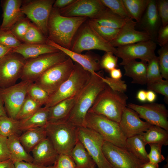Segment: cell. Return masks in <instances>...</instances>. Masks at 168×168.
Returning a JSON list of instances; mask_svg holds the SVG:
<instances>
[{"label": "cell", "instance_id": "1", "mask_svg": "<svg viewBox=\"0 0 168 168\" xmlns=\"http://www.w3.org/2000/svg\"><path fill=\"white\" fill-rule=\"evenodd\" d=\"M104 77L103 70L91 74L88 82L74 98V105L67 121L77 127H85L87 113L107 85L103 80Z\"/></svg>", "mask_w": 168, "mask_h": 168}, {"label": "cell", "instance_id": "2", "mask_svg": "<svg viewBox=\"0 0 168 168\" xmlns=\"http://www.w3.org/2000/svg\"><path fill=\"white\" fill-rule=\"evenodd\" d=\"M88 18L64 16L60 14L58 9L53 7L48 22L47 38L63 47L70 49L77 30Z\"/></svg>", "mask_w": 168, "mask_h": 168}, {"label": "cell", "instance_id": "3", "mask_svg": "<svg viewBox=\"0 0 168 168\" xmlns=\"http://www.w3.org/2000/svg\"><path fill=\"white\" fill-rule=\"evenodd\" d=\"M128 99L124 93L114 91L107 85L98 95L88 112L102 115L119 123L126 108Z\"/></svg>", "mask_w": 168, "mask_h": 168}, {"label": "cell", "instance_id": "4", "mask_svg": "<svg viewBox=\"0 0 168 168\" xmlns=\"http://www.w3.org/2000/svg\"><path fill=\"white\" fill-rule=\"evenodd\" d=\"M91 74L74 62L73 69L69 77L49 96L44 106L49 108L62 100L75 98L88 82Z\"/></svg>", "mask_w": 168, "mask_h": 168}, {"label": "cell", "instance_id": "5", "mask_svg": "<svg viewBox=\"0 0 168 168\" xmlns=\"http://www.w3.org/2000/svg\"><path fill=\"white\" fill-rule=\"evenodd\" d=\"M85 121V127L99 133L105 141L127 149V138L120 129L118 123L102 115L90 112L86 114Z\"/></svg>", "mask_w": 168, "mask_h": 168}, {"label": "cell", "instance_id": "6", "mask_svg": "<svg viewBox=\"0 0 168 168\" xmlns=\"http://www.w3.org/2000/svg\"><path fill=\"white\" fill-rule=\"evenodd\" d=\"M47 137L59 154L70 155L78 140L77 127L66 121L48 123L45 127Z\"/></svg>", "mask_w": 168, "mask_h": 168}, {"label": "cell", "instance_id": "7", "mask_svg": "<svg viewBox=\"0 0 168 168\" xmlns=\"http://www.w3.org/2000/svg\"><path fill=\"white\" fill-rule=\"evenodd\" d=\"M93 49L111 52L114 54L116 48L100 36L87 20L77 30L70 50L75 53L81 54L84 51Z\"/></svg>", "mask_w": 168, "mask_h": 168}, {"label": "cell", "instance_id": "8", "mask_svg": "<svg viewBox=\"0 0 168 168\" xmlns=\"http://www.w3.org/2000/svg\"><path fill=\"white\" fill-rule=\"evenodd\" d=\"M69 57L61 51L40 55L26 60L20 77L22 81L34 82L50 68L67 60Z\"/></svg>", "mask_w": 168, "mask_h": 168}, {"label": "cell", "instance_id": "9", "mask_svg": "<svg viewBox=\"0 0 168 168\" xmlns=\"http://www.w3.org/2000/svg\"><path fill=\"white\" fill-rule=\"evenodd\" d=\"M74 63L69 58L44 72L34 82L44 90L50 96L69 77Z\"/></svg>", "mask_w": 168, "mask_h": 168}, {"label": "cell", "instance_id": "10", "mask_svg": "<svg viewBox=\"0 0 168 168\" xmlns=\"http://www.w3.org/2000/svg\"><path fill=\"white\" fill-rule=\"evenodd\" d=\"M78 140L83 145L98 168H112L105 158L102 147L105 140L94 130L86 127H77Z\"/></svg>", "mask_w": 168, "mask_h": 168}, {"label": "cell", "instance_id": "11", "mask_svg": "<svg viewBox=\"0 0 168 168\" xmlns=\"http://www.w3.org/2000/svg\"><path fill=\"white\" fill-rule=\"evenodd\" d=\"M55 0H34L23 1L21 10L46 37L49 16Z\"/></svg>", "mask_w": 168, "mask_h": 168}, {"label": "cell", "instance_id": "12", "mask_svg": "<svg viewBox=\"0 0 168 168\" xmlns=\"http://www.w3.org/2000/svg\"><path fill=\"white\" fill-rule=\"evenodd\" d=\"M102 152L112 168H141L145 163L127 149L119 147L105 141Z\"/></svg>", "mask_w": 168, "mask_h": 168}, {"label": "cell", "instance_id": "13", "mask_svg": "<svg viewBox=\"0 0 168 168\" xmlns=\"http://www.w3.org/2000/svg\"><path fill=\"white\" fill-rule=\"evenodd\" d=\"M26 60L11 52L0 59V88L10 87L20 78Z\"/></svg>", "mask_w": 168, "mask_h": 168}, {"label": "cell", "instance_id": "14", "mask_svg": "<svg viewBox=\"0 0 168 168\" xmlns=\"http://www.w3.org/2000/svg\"><path fill=\"white\" fill-rule=\"evenodd\" d=\"M31 83L21 81L10 87L0 88V95L9 117L16 119L26 97L28 89Z\"/></svg>", "mask_w": 168, "mask_h": 168}, {"label": "cell", "instance_id": "15", "mask_svg": "<svg viewBox=\"0 0 168 168\" xmlns=\"http://www.w3.org/2000/svg\"><path fill=\"white\" fill-rule=\"evenodd\" d=\"M156 43L149 40L116 48L114 55L122 59L120 65L124 66L128 62L137 59L147 62L156 56Z\"/></svg>", "mask_w": 168, "mask_h": 168}, {"label": "cell", "instance_id": "16", "mask_svg": "<svg viewBox=\"0 0 168 168\" xmlns=\"http://www.w3.org/2000/svg\"><path fill=\"white\" fill-rule=\"evenodd\" d=\"M127 106L148 123L168 131V111L164 104L153 102L139 105L130 103Z\"/></svg>", "mask_w": 168, "mask_h": 168}, {"label": "cell", "instance_id": "17", "mask_svg": "<svg viewBox=\"0 0 168 168\" xmlns=\"http://www.w3.org/2000/svg\"><path fill=\"white\" fill-rule=\"evenodd\" d=\"M106 8L100 0H75L68 6L58 10L64 16L86 17L91 19Z\"/></svg>", "mask_w": 168, "mask_h": 168}, {"label": "cell", "instance_id": "18", "mask_svg": "<svg viewBox=\"0 0 168 168\" xmlns=\"http://www.w3.org/2000/svg\"><path fill=\"white\" fill-rule=\"evenodd\" d=\"M136 24L137 22L131 19L127 21L119 29L115 38L109 42L111 45L116 48L151 40L150 37L147 33L136 29Z\"/></svg>", "mask_w": 168, "mask_h": 168}, {"label": "cell", "instance_id": "19", "mask_svg": "<svg viewBox=\"0 0 168 168\" xmlns=\"http://www.w3.org/2000/svg\"><path fill=\"white\" fill-rule=\"evenodd\" d=\"M119 123L120 129L127 138L142 134L152 125L142 120L136 112L128 107L124 110Z\"/></svg>", "mask_w": 168, "mask_h": 168}, {"label": "cell", "instance_id": "20", "mask_svg": "<svg viewBox=\"0 0 168 168\" xmlns=\"http://www.w3.org/2000/svg\"><path fill=\"white\" fill-rule=\"evenodd\" d=\"M162 26L158 14L156 0H149L147 7L135 27L147 33L151 40L156 43L158 30Z\"/></svg>", "mask_w": 168, "mask_h": 168}, {"label": "cell", "instance_id": "21", "mask_svg": "<svg viewBox=\"0 0 168 168\" xmlns=\"http://www.w3.org/2000/svg\"><path fill=\"white\" fill-rule=\"evenodd\" d=\"M47 44L64 53L72 61L79 64L91 74H94L101 69L100 64L101 58L98 54L90 52L85 54L76 53L63 47L48 39Z\"/></svg>", "mask_w": 168, "mask_h": 168}, {"label": "cell", "instance_id": "22", "mask_svg": "<svg viewBox=\"0 0 168 168\" xmlns=\"http://www.w3.org/2000/svg\"><path fill=\"white\" fill-rule=\"evenodd\" d=\"M31 152L33 163L43 166H52L59 155L47 137L36 146Z\"/></svg>", "mask_w": 168, "mask_h": 168}, {"label": "cell", "instance_id": "23", "mask_svg": "<svg viewBox=\"0 0 168 168\" xmlns=\"http://www.w3.org/2000/svg\"><path fill=\"white\" fill-rule=\"evenodd\" d=\"M23 1L21 0H5L2 2L3 10L1 30L11 29L24 15L21 10Z\"/></svg>", "mask_w": 168, "mask_h": 168}, {"label": "cell", "instance_id": "24", "mask_svg": "<svg viewBox=\"0 0 168 168\" xmlns=\"http://www.w3.org/2000/svg\"><path fill=\"white\" fill-rule=\"evenodd\" d=\"M59 51L54 47L47 44L24 43L13 48L12 52L19 54L26 60Z\"/></svg>", "mask_w": 168, "mask_h": 168}, {"label": "cell", "instance_id": "25", "mask_svg": "<svg viewBox=\"0 0 168 168\" xmlns=\"http://www.w3.org/2000/svg\"><path fill=\"white\" fill-rule=\"evenodd\" d=\"M74 101V98H69L49 107L48 123H57L67 121Z\"/></svg>", "mask_w": 168, "mask_h": 168}, {"label": "cell", "instance_id": "26", "mask_svg": "<svg viewBox=\"0 0 168 168\" xmlns=\"http://www.w3.org/2000/svg\"><path fill=\"white\" fill-rule=\"evenodd\" d=\"M147 66V62L145 61H131L123 66L125 71L124 75L132 78L133 83L146 84Z\"/></svg>", "mask_w": 168, "mask_h": 168}, {"label": "cell", "instance_id": "27", "mask_svg": "<svg viewBox=\"0 0 168 168\" xmlns=\"http://www.w3.org/2000/svg\"><path fill=\"white\" fill-rule=\"evenodd\" d=\"M49 108L41 107L29 117L19 120L21 132L33 129L45 127L48 123Z\"/></svg>", "mask_w": 168, "mask_h": 168}, {"label": "cell", "instance_id": "28", "mask_svg": "<svg viewBox=\"0 0 168 168\" xmlns=\"http://www.w3.org/2000/svg\"><path fill=\"white\" fill-rule=\"evenodd\" d=\"M7 144L10 159L14 163L21 161L33 162L32 156L25 150L20 142L18 135H13L8 137Z\"/></svg>", "mask_w": 168, "mask_h": 168}, {"label": "cell", "instance_id": "29", "mask_svg": "<svg viewBox=\"0 0 168 168\" xmlns=\"http://www.w3.org/2000/svg\"><path fill=\"white\" fill-rule=\"evenodd\" d=\"M47 137L45 127L38 128L24 132L19 136L20 142L28 152Z\"/></svg>", "mask_w": 168, "mask_h": 168}, {"label": "cell", "instance_id": "30", "mask_svg": "<svg viewBox=\"0 0 168 168\" xmlns=\"http://www.w3.org/2000/svg\"><path fill=\"white\" fill-rule=\"evenodd\" d=\"M70 155L77 168H91L96 164L82 143L78 140Z\"/></svg>", "mask_w": 168, "mask_h": 168}, {"label": "cell", "instance_id": "31", "mask_svg": "<svg viewBox=\"0 0 168 168\" xmlns=\"http://www.w3.org/2000/svg\"><path fill=\"white\" fill-rule=\"evenodd\" d=\"M91 20L101 26L115 29H120L128 20L121 18L107 7Z\"/></svg>", "mask_w": 168, "mask_h": 168}, {"label": "cell", "instance_id": "32", "mask_svg": "<svg viewBox=\"0 0 168 168\" xmlns=\"http://www.w3.org/2000/svg\"><path fill=\"white\" fill-rule=\"evenodd\" d=\"M142 134L146 145L151 143L168 145V131L160 127L152 125Z\"/></svg>", "mask_w": 168, "mask_h": 168}, {"label": "cell", "instance_id": "33", "mask_svg": "<svg viewBox=\"0 0 168 168\" xmlns=\"http://www.w3.org/2000/svg\"><path fill=\"white\" fill-rule=\"evenodd\" d=\"M127 149L145 163L149 161L146 145L142 134H138L127 139Z\"/></svg>", "mask_w": 168, "mask_h": 168}, {"label": "cell", "instance_id": "34", "mask_svg": "<svg viewBox=\"0 0 168 168\" xmlns=\"http://www.w3.org/2000/svg\"><path fill=\"white\" fill-rule=\"evenodd\" d=\"M130 18L137 23L140 20L149 0H122Z\"/></svg>", "mask_w": 168, "mask_h": 168}, {"label": "cell", "instance_id": "35", "mask_svg": "<svg viewBox=\"0 0 168 168\" xmlns=\"http://www.w3.org/2000/svg\"><path fill=\"white\" fill-rule=\"evenodd\" d=\"M20 121L8 116L0 117V134L8 138L18 135L20 130Z\"/></svg>", "mask_w": 168, "mask_h": 168}, {"label": "cell", "instance_id": "36", "mask_svg": "<svg viewBox=\"0 0 168 168\" xmlns=\"http://www.w3.org/2000/svg\"><path fill=\"white\" fill-rule=\"evenodd\" d=\"M41 106L27 95L16 119L21 120L29 117L37 111Z\"/></svg>", "mask_w": 168, "mask_h": 168}, {"label": "cell", "instance_id": "37", "mask_svg": "<svg viewBox=\"0 0 168 168\" xmlns=\"http://www.w3.org/2000/svg\"><path fill=\"white\" fill-rule=\"evenodd\" d=\"M48 39L35 25L31 23L22 41L28 44H47Z\"/></svg>", "mask_w": 168, "mask_h": 168}, {"label": "cell", "instance_id": "38", "mask_svg": "<svg viewBox=\"0 0 168 168\" xmlns=\"http://www.w3.org/2000/svg\"><path fill=\"white\" fill-rule=\"evenodd\" d=\"M27 95L42 106L46 105L49 97L44 90L34 82H31L27 90Z\"/></svg>", "mask_w": 168, "mask_h": 168}, {"label": "cell", "instance_id": "39", "mask_svg": "<svg viewBox=\"0 0 168 168\" xmlns=\"http://www.w3.org/2000/svg\"><path fill=\"white\" fill-rule=\"evenodd\" d=\"M87 21L90 25L100 36L109 42L115 38L119 30V29H115L101 26L90 19Z\"/></svg>", "mask_w": 168, "mask_h": 168}, {"label": "cell", "instance_id": "40", "mask_svg": "<svg viewBox=\"0 0 168 168\" xmlns=\"http://www.w3.org/2000/svg\"><path fill=\"white\" fill-rule=\"evenodd\" d=\"M102 3L113 12L126 20L131 19L122 0H100Z\"/></svg>", "mask_w": 168, "mask_h": 168}, {"label": "cell", "instance_id": "41", "mask_svg": "<svg viewBox=\"0 0 168 168\" xmlns=\"http://www.w3.org/2000/svg\"><path fill=\"white\" fill-rule=\"evenodd\" d=\"M162 78L158 57L156 55L147 62L146 84Z\"/></svg>", "mask_w": 168, "mask_h": 168}, {"label": "cell", "instance_id": "42", "mask_svg": "<svg viewBox=\"0 0 168 168\" xmlns=\"http://www.w3.org/2000/svg\"><path fill=\"white\" fill-rule=\"evenodd\" d=\"M157 53L161 77L168 80V44L161 47Z\"/></svg>", "mask_w": 168, "mask_h": 168}, {"label": "cell", "instance_id": "43", "mask_svg": "<svg viewBox=\"0 0 168 168\" xmlns=\"http://www.w3.org/2000/svg\"><path fill=\"white\" fill-rule=\"evenodd\" d=\"M21 44V41L15 36L11 30L0 29V44L14 48Z\"/></svg>", "mask_w": 168, "mask_h": 168}, {"label": "cell", "instance_id": "44", "mask_svg": "<svg viewBox=\"0 0 168 168\" xmlns=\"http://www.w3.org/2000/svg\"><path fill=\"white\" fill-rule=\"evenodd\" d=\"M147 88L165 96V101L168 104V80L162 78L147 84Z\"/></svg>", "mask_w": 168, "mask_h": 168}, {"label": "cell", "instance_id": "45", "mask_svg": "<svg viewBox=\"0 0 168 168\" xmlns=\"http://www.w3.org/2000/svg\"><path fill=\"white\" fill-rule=\"evenodd\" d=\"M118 57L111 52H105L100 58V64L101 69L107 72L118 67Z\"/></svg>", "mask_w": 168, "mask_h": 168}, {"label": "cell", "instance_id": "46", "mask_svg": "<svg viewBox=\"0 0 168 168\" xmlns=\"http://www.w3.org/2000/svg\"><path fill=\"white\" fill-rule=\"evenodd\" d=\"M31 22L24 17L18 21L10 29L13 34L21 41H22L26 33Z\"/></svg>", "mask_w": 168, "mask_h": 168}, {"label": "cell", "instance_id": "47", "mask_svg": "<svg viewBox=\"0 0 168 168\" xmlns=\"http://www.w3.org/2000/svg\"><path fill=\"white\" fill-rule=\"evenodd\" d=\"M150 147V153L147 156L149 161L152 163L158 164L163 161L165 158L161 154L162 145L155 143L148 144Z\"/></svg>", "mask_w": 168, "mask_h": 168}, {"label": "cell", "instance_id": "48", "mask_svg": "<svg viewBox=\"0 0 168 168\" xmlns=\"http://www.w3.org/2000/svg\"><path fill=\"white\" fill-rule=\"evenodd\" d=\"M52 168H77L70 155L59 154Z\"/></svg>", "mask_w": 168, "mask_h": 168}, {"label": "cell", "instance_id": "49", "mask_svg": "<svg viewBox=\"0 0 168 168\" xmlns=\"http://www.w3.org/2000/svg\"><path fill=\"white\" fill-rule=\"evenodd\" d=\"M158 14L161 19L162 26L168 25V0H156Z\"/></svg>", "mask_w": 168, "mask_h": 168}, {"label": "cell", "instance_id": "50", "mask_svg": "<svg viewBox=\"0 0 168 168\" xmlns=\"http://www.w3.org/2000/svg\"><path fill=\"white\" fill-rule=\"evenodd\" d=\"M104 82L114 91L124 93L127 90V85L124 81L120 79H114L106 77L103 79Z\"/></svg>", "mask_w": 168, "mask_h": 168}, {"label": "cell", "instance_id": "51", "mask_svg": "<svg viewBox=\"0 0 168 168\" xmlns=\"http://www.w3.org/2000/svg\"><path fill=\"white\" fill-rule=\"evenodd\" d=\"M156 43L161 47L168 44V25L165 26H161L159 29Z\"/></svg>", "mask_w": 168, "mask_h": 168}, {"label": "cell", "instance_id": "52", "mask_svg": "<svg viewBox=\"0 0 168 168\" xmlns=\"http://www.w3.org/2000/svg\"><path fill=\"white\" fill-rule=\"evenodd\" d=\"M7 138L0 134V161L10 159V156L7 146Z\"/></svg>", "mask_w": 168, "mask_h": 168}, {"label": "cell", "instance_id": "53", "mask_svg": "<svg viewBox=\"0 0 168 168\" xmlns=\"http://www.w3.org/2000/svg\"><path fill=\"white\" fill-rule=\"evenodd\" d=\"M15 168H52V166H43L37 165L33 162L25 161L16 162L14 163Z\"/></svg>", "mask_w": 168, "mask_h": 168}, {"label": "cell", "instance_id": "54", "mask_svg": "<svg viewBox=\"0 0 168 168\" xmlns=\"http://www.w3.org/2000/svg\"><path fill=\"white\" fill-rule=\"evenodd\" d=\"M75 0H56L55 1L53 7L58 9L64 8L73 2Z\"/></svg>", "mask_w": 168, "mask_h": 168}, {"label": "cell", "instance_id": "55", "mask_svg": "<svg viewBox=\"0 0 168 168\" xmlns=\"http://www.w3.org/2000/svg\"><path fill=\"white\" fill-rule=\"evenodd\" d=\"M110 77L114 79H120L122 77V73L120 69L114 68L110 72Z\"/></svg>", "mask_w": 168, "mask_h": 168}, {"label": "cell", "instance_id": "56", "mask_svg": "<svg viewBox=\"0 0 168 168\" xmlns=\"http://www.w3.org/2000/svg\"><path fill=\"white\" fill-rule=\"evenodd\" d=\"M13 49L0 44V59L7 54L12 52Z\"/></svg>", "mask_w": 168, "mask_h": 168}, {"label": "cell", "instance_id": "57", "mask_svg": "<svg viewBox=\"0 0 168 168\" xmlns=\"http://www.w3.org/2000/svg\"><path fill=\"white\" fill-rule=\"evenodd\" d=\"M0 168H15L14 163L10 159L0 161Z\"/></svg>", "mask_w": 168, "mask_h": 168}, {"label": "cell", "instance_id": "58", "mask_svg": "<svg viewBox=\"0 0 168 168\" xmlns=\"http://www.w3.org/2000/svg\"><path fill=\"white\" fill-rule=\"evenodd\" d=\"M147 101L150 103H153L156 99V95L154 91L149 90L146 91Z\"/></svg>", "mask_w": 168, "mask_h": 168}, {"label": "cell", "instance_id": "59", "mask_svg": "<svg viewBox=\"0 0 168 168\" xmlns=\"http://www.w3.org/2000/svg\"><path fill=\"white\" fill-rule=\"evenodd\" d=\"M146 91L143 90H139L137 93L136 98L142 102H145L147 101Z\"/></svg>", "mask_w": 168, "mask_h": 168}, {"label": "cell", "instance_id": "60", "mask_svg": "<svg viewBox=\"0 0 168 168\" xmlns=\"http://www.w3.org/2000/svg\"><path fill=\"white\" fill-rule=\"evenodd\" d=\"M3 102L0 95V117L3 116H8L5 107L3 106Z\"/></svg>", "mask_w": 168, "mask_h": 168}, {"label": "cell", "instance_id": "61", "mask_svg": "<svg viewBox=\"0 0 168 168\" xmlns=\"http://www.w3.org/2000/svg\"><path fill=\"white\" fill-rule=\"evenodd\" d=\"M158 164L152 163L149 161L143 164L141 168H158Z\"/></svg>", "mask_w": 168, "mask_h": 168}, {"label": "cell", "instance_id": "62", "mask_svg": "<svg viewBox=\"0 0 168 168\" xmlns=\"http://www.w3.org/2000/svg\"><path fill=\"white\" fill-rule=\"evenodd\" d=\"M91 168H95V166H93Z\"/></svg>", "mask_w": 168, "mask_h": 168}, {"label": "cell", "instance_id": "63", "mask_svg": "<svg viewBox=\"0 0 168 168\" xmlns=\"http://www.w3.org/2000/svg\"></svg>", "mask_w": 168, "mask_h": 168}]
</instances>
